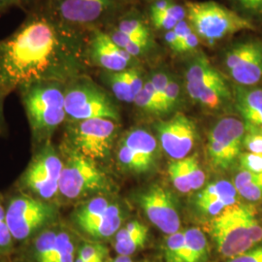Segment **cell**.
Returning a JSON list of instances; mask_svg holds the SVG:
<instances>
[{"mask_svg": "<svg viewBox=\"0 0 262 262\" xmlns=\"http://www.w3.org/2000/svg\"><path fill=\"white\" fill-rule=\"evenodd\" d=\"M121 144L127 147L138 158L143 159L150 167L154 164L157 156V140L144 129H133L122 137Z\"/></svg>", "mask_w": 262, "mask_h": 262, "instance_id": "19", "label": "cell"}, {"mask_svg": "<svg viewBox=\"0 0 262 262\" xmlns=\"http://www.w3.org/2000/svg\"><path fill=\"white\" fill-rule=\"evenodd\" d=\"M165 41L168 44L169 47L171 48L172 50H174L175 52L178 51L179 43L176 34L174 33L173 30H169L165 34Z\"/></svg>", "mask_w": 262, "mask_h": 262, "instance_id": "45", "label": "cell"}, {"mask_svg": "<svg viewBox=\"0 0 262 262\" xmlns=\"http://www.w3.org/2000/svg\"><path fill=\"white\" fill-rule=\"evenodd\" d=\"M123 211L106 195H98L76 206L71 222L76 228L94 241L113 238L122 228Z\"/></svg>", "mask_w": 262, "mask_h": 262, "instance_id": "10", "label": "cell"}, {"mask_svg": "<svg viewBox=\"0 0 262 262\" xmlns=\"http://www.w3.org/2000/svg\"><path fill=\"white\" fill-rule=\"evenodd\" d=\"M189 96L209 109H217L231 99V92L221 75L204 56L196 57L186 72Z\"/></svg>", "mask_w": 262, "mask_h": 262, "instance_id": "11", "label": "cell"}, {"mask_svg": "<svg viewBox=\"0 0 262 262\" xmlns=\"http://www.w3.org/2000/svg\"><path fill=\"white\" fill-rule=\"evenodd\" d=\"M227 262H262V244L246 253L227 259Z\"/></svg>", "mask_w": 262, "mask_h": 262, "instance_id": "40", "label": "cell"}, {"mask_svg": "<svg viewBox=\"0 0 262 262\" xmlns=\"http://www.w3.org/2000/svg\"><path fill=\"white\" fill-rule=\"evenodd\" d=\"M106 262H133L130 256H124V255H118L117 257L107 260Z\"/></svg>", "mask_w": 262, "mask_h": 262, "instance_id": "49", "label": "cell"}, {"mask_svg": "<svg viewBox=\"0 0 262 262\" xmlns=\"http://www.w3.org/2000/svg\"><path fill=\"white\" fill-rule=\"evenodd\" d=\"M209 227L217 253L227 259L262 244V223L250 204L228 207L215 215Z\"/></svg>", "mask_w": 262, "mask_h": 262, "instance_id": "3", "label": "cell"}, {"mask_svg": "<svg viewBox=\"0 0 262 262\" xmlns=\"http://www.w3.org/2000/svg\"><path fill=\"white\" fill-rule=\"evenodd\" d=\"M5 95L0 93V136L6 132V122L4 118V112H3V102L5 99Z\"/></svg>", "mask_w": 262, "mask_h": 262, "instance_id": "46", "label": "cell"}, {"mask_svg": "<svg viewBox=\"0 0 262 262\" xmlns=\"http://www.w3.org/2000/svg\"><path fill=\"white\" fill-rule=\"evenodd\" d=\"M64 98L66 122L98 118L120 121L118 106L110 95L84 76H77L66 83Z\"/></svg>", "mask_w": 262, "mask_h": 262, "instance_id": "7", "label": "cell"}, {"mask_svg": "<svg viewBox=\"0 0 262 262\" xmlns=\"http://www.w3.org/2000/svg\"><path fill=\"white\" fill-rule=\"evenodd\" d=\"M77 251L78 245L74 235L61 224L56 247L48 262H75Z\"/></svg>", "mask_w": 262, "mask_h": 262, "instance_id": "22", "label": "cell"}, {"mask_svg": "<svg viewBox=\"0 0 262 262\" xmlns=\"http://www.w3.org/2000/svg\"><path fill=\"white\" fill-rule=\"evenodd\" d=\"M66 83L45 81L19 90L33 142H51L56 131L66 122Z\"/></svg>", "mask_w": 262, "mask_h": 262, "instance_id": "2", "label": "cell"}, {"mask_svg": "<svg viewBox=\"0 0 262 262\" xmlns=\"http://www.w3.org/2000/svg\"><path fill=\"white\" fill-rule=\"evenodd\" d=\"M15 249V241L11 234L6 220L5 200L0 194V259L6 258L13 253Z\"/></svg>", "mask_w": 262, "mask_h": 262, "instance_id": "28", "label": "cell"}, {"mask_svg": "<svg viewBox=\"0 0 262 262\" xmlns=\"http://www.w3.org/2000/svg\"><path fill=\"white\" fill-rule=\"evenodd\" d=\"M118 160L120 165L126 171L135 172V173H143L150 167L140 158H138L135 154H133L127 147L120 144L118 150Z\"/></svg>", "mask_w": 262, "mask_h": 262, "instance_id": "31", "label": "cell"}, {"mask_svg": "<svg viewBox=\"0 0 262 262\" xmlns=\"http://www.w3.org/2000/svg\"><path fill=\"white\" fill-rule=\"evenodd\" d=\"M171 77L166 74L165 72H157L150 78V83L152 84L156 93L159 96L161 107H162V112L165 113V108H164V97H165V91L168 85L169 81Z\"/></svg>", "mask_w": 262, "mask_h": 262, "instance_id": "38", "label": "cell"}, {"mask_svg": "<svg viewBox=\"0 0 262 262\" xmlns=\"http://www.w3.org/2000/svg\"><path fill=\"white\" fill-rule=\"evenodd\" d=\"M151 21L156 28L164 30H172L178 23L187 18V10L183 6L173 4L167 9L158 14H150Z\"/></svg>", "mask_w": 262, "mask_h": 262, "instance_id": "25", "label": "cell"}, {"mask_svg": "<svg viewBox=\"0 0 262 262\" xmlns=\"http://www.w3.org/2000/svg\"><path fill=\"white\" fill-rule=\"evenodd\" d=\"M107 254H108V249L104 247L103 250L98 253L92 262H106L107 261Z\"/></svg>", "mask_w": 262, "mask_h": 262, "instance_id": "47", "label": "cell"}, {"mask_svg": "<svg viewBox=\"0 0 262 262\" xmlns=\"http://www.w3.org/2000/svg\"><path fill=\"white\" fill-rule=\"evenodd\" d=\"M245 122L227 117L220 120L208 134L207 158L215 169L230 168L239 159L243 146Z\"/></svg>", "mask_w": 262, "mask_h": 262, "instance_id": "12", "label": "cell"}, {"mask_svg": "<svg viewBox=\"0 0 262 262\" xmlns=\"http://www.w3.org/2000/svg\"><path fill=\"white\" fill-rule=\"evenodd\" d=\"M141 262H152V261H150V260H144V261H141Z\"/></svg>", "mask_w": 262, "mask_h": 262, "instance_id": "51", "label": "cell"}, {"mask_svg": "<svg viewBox=\"0 0 262 262\" xmlns=\"http://www.w3.org/2000/svg\"><path fill=\"white\" fill-rule=\"evenodd\" d=\"M139 204L150 223L165 234L180 231L181 217L177 201L159 185H152L139 195Z\"/></svg>", "mask_w": 262, "mask_h": 262, "instance_id": "15", "label": "cell"}, {"mask_svg": "<svg viewBox=\"0 0 262 262\" xmlns=\"http://www.w3.org/2000/svg\"><path fill=\"white\" fill-rule=\"evenodd\" d=\"M118 127V122L100 118L66 122L63 144L99 163L110 158Z\"/></svg>", "mask_w": 262, "mask_h": 262, "instance_id": "9", "label": "cell"}, {"mask_svg": "<svg viewBox=\"0 0 262 262\" xmlns=\"http://www.w3.org/2000/svg\"><path fill=\"white\" fill-rule=\"evenodd\" d=\"M59 150L63 160L59 182V206L105 195L111 191L112 181L97 162L80 155L63 143Z\"/></svg>", "mask_w": 262, "mask_h": 262, "instance_id": "4", "label": "cell"}, {"mask_svg": "<svg viewBox=\"0 0 262 262\" xmlns=\"http://www.w3.org/2000/svg\"><path fill=\"white\" fill-rule=\"evenodd\" d=\"M185 232L179 262H208L209 244L205 234L199 228H189Z\"/></svg>", "mask_w": 262, "mask_h": 262, "instance_id": "20", "label": "cell"}, {"mask_svg": "<svg viewBox=\"0 0 262 262\" xmlns=\"http://www.w3.org/2000/svg\"><path fill=\"white\" fill-rule=\"evenodd\" d=\"M239 164L242 170L255 174H262V154L243 152L239 157Z\"/></svg>", "mask_w": 262, "mask_h": 262, "instance_id": "37", "label": "cell"}, {"mask_svg": "<svg viewBox=\"0 0 262 262\" xmlns=\"http://www.w3.org/2000/svg\"><path fill=\"white\" fill-rule=\"evenodd\" d=\"M149 230L146 225L133 221L114 236V249L118 255L131 256L145 247Z\"/></svg>", "mask_w": 262, "mask_h": 262, "instance_id": "18", "label": "cell"}, {"mask_svg": "<svg viewBox=\"0 0 262 262\" xmlns=\"http://www.w3.org/2000/svg\"><path fill=\"white\" fill-rule=\"evenodd\" d=\"M116 29L129 37L140 40L147 44H150V33L142 21L137 19H123L119 23Z\"/></svg>", "mask_w": 262, "mask_h": 262, "instance_id": "30", "label": "cell"}, {"mask_svg": "<svg viewBox=\"0 0 262 262\" xmlns=\"http://www.w3.org/2000/svg\"><path fill=\"white\" fill-rule=\"evenodd\" d=\"M172 30H173L174 33L176 34V37H177V40H178L179 45H180V43H181L185 38L187 37V35H188L190 32L193 31L191 27L189 26V24H188V21H187V19L181 20L180 23H178V25H177L175 28H173ZM177 52H178V51H177Z\"/></svg>", "mask_w": 262, "mask_h": 262, "instance_id": "43", "label": "cell"}, {"mask_svg": "<svg viewBox=\"0 0 262 262\" xmlns=\"http://www.w3.org/2000/svg\"><path fill=\"white\" fill-rule=\"evenodd\" d=\"M243 147L249 152L262 154V126L245 122Z\"/></svg>", "mask_w": 262, "mask_h": 262, "instance_id": "33", "label": "cell"}, {"mask_svg": "<svg viewBox=\"0 0 262 262\" xmlns=\"http://www.w3.org/2000/svg\"><path fill=\"white\" fill-rule=\"evenodd\" d=\"M168 175L174 187H176L179 191L184 193L191 191L186 176L183 159L173 160L172 162L169 163Z\"/></svg>", "mask_w": 262, "mask_h": 262, "instance_id": "34", "label": "cell"}, {"mask_svg": "<svg viewBox=\"0 0 262 262\" xmlns=\"http://www.w3.org/2000/svg\"><path fill=\"white\" fill-rule=\"evenodd\" d=\"M23 0H0V9H4L12 5H18Z\"/></svg>", "mask_w": 262, "mask_h": 262, "instance_id": "48", "label": "cell"}, {"mask_svg": "<svg viewBox=\"0 0 262 262\" xmlns=\"http://www.w3.org/2000/svg\"><path fill=\"white\" fill-rule=\"evenodd\" d=\"M85 57L78 31L47 11L29 14L10 36L0 41V93L7 96L28 84L67 83L80 76Z\"/></svg>", "mask_w": 262, "mask_h": 262, "instance_id": "1", "label": "cell"}, {"mask_svg": "<svg viewBox=\"0 0 262 262\" xmlns=\"http://www.w3.org/2000/svg\"><path fill=\"white\" fill-rule=\"evenodd\" d=\"M85 57L104 71L120 72L132 68L134 57L119 47L107 32L94 30L85 47Z\"/></svg>", "mask_w": 262, "mask_h": 262, "instance_id": "17", "label": "cell"}, {"mask_svg": "<svg viewBox=\"0 0 262 262\" xmlns=\"http://www.w3.org/2000/svg\"><path fill=\"white\" fill-rule=\"evenodd\" d=\"M134 103L146 112L163 114L159 96L156 93L150 80L145 83L142 91L137 94Z\"/></svg>", "mask_w": 262, "mask_h": 262, "instance_id": "27", "label": "cell"}, {"mask_svg": "<svg viewBox=\"0 0 262 262\" xmlns=\"http://www.w3.org/2000/svg\"><path fill=\"white\" fill-rule=\"evenodd\" d=\"M236 107L239 112L262 111V90L237 85L234 91Z\"/></svg>", "mask_w": 262, "mask_h": 262, "instance_id": "24", "label": "cell"}, {"mask_svg": "<svg viewBox=\"0 0 262 262\" xmlns=\"http://www.w3.org/2000/svg\"><path fill=\"white\" fill-rule=\"evenodd\" d=\"M6 220L15 243H28L58 223L60 206L17 191L5 201Z\"/></svg>", "mask_w": 262, "mask_h": 262, "instance_id": "5", "label": "cell"}, {"mask_svg": "<svg viewBox=\"0 0 262 262\" xmlns=\"http://www.w3.org/2000/svg\"><path fill=\"white\" fill-rule=\"evenodd\" d=\"M160 145L174 160L186 159L192 150L196 136V127L186 115L177 113L167 121L156 124Z\"/></svg>", "mask_w": 262, "mask_h": 262, "instance_id": "16", "label": "cell"}, {"mask_svg": "<svg viewBox=\"0 0 262 262\" xmlns=\"http://www.w3.org/2000/svg\"><path fill=\"white\" fill-rule=\"evenodd\" d=\"M198 44H199V37L197 36L194 31H192L180 43L178 53H186V52L193 51L194 49H196Z\"/></svg>", "mask_w": 262, "mask_h": 262, "instance_id": "42", "label": "cell"}, {"mask_svg": "<svg viewBox=\"0 0 262 262\" xmlns=\"http://www.w3.org/2000/svg\"><path fill=\"white\" fill-rule=\"evenodd\" d=\"M179 95H180V85L176 81H174L171 78L165 91V97H164L165 113L172 111L177 106Z\"/></svg>", "mask_w": 262, "mask_h": 262, "instance_id": "39", "label": "cell"}, {"mask_svg": "<svg viewBox=\"0 0 262 262\" xmlns=\"http://www.w3.org/2000/svg\"><path fill=\"white\" fill-rule=\"evenodd\" d=\"M63 160L53 142L38 145L27 168L18 180V190L43 201L58 204Z\"/></svg>", "mask_w": 262, "mask_h": 262, "instance_id": "6", "label": "cell"}, {"mask_svg": "<svg viewBox=\"0 0 262 262\" xmlns=\"http://www.w3.org/2000/svg\"><path fill=\"white\" fill-rule=\"evenodd\" d=\"M187 21L199 39L213 43L244 30H254L253 24L237 13L213 1L187 2Z\"/></svg>", "mask_w": 262, "mask_h": 262, "instance_id": "8", "label": "cell"}, {"mask_svg": "<svg viewBox=\"0 0 262 262\" xmlns=\"http://www.w3.org/2000/svg\"><path fill=\"white\" fill-rule=\"evenodd\" d=\"M237 203H239L238 198H216L196 201L197 207L202 213L215 216L223 213L228 207L233 206Z\"/></svg>", "mask_w": 262, "mask_h": 262, "instance_id": "35", "label": "cell"}, {"mask_svg": "<svg viewBox=\"0 0 262 262\" xmlns=\"http://www.w3.org/2000/svg\"><path fill=\"white\" fill-rule=\"evenodd\" d=\"M243 9L253 16L262 18V0H234Z\"/></svg>", "mask_w": 262, "mask_h": 262, "instance_id": "41", "label": "cell"}, {"mask_svg": "<svg viewBox=\"0 0 262 262\" xmlns=\"http://www.w3.org/2000/svg\"><path fill=\"white\" fill-rule=\"evenodd\" d=\"M102 77L104 82L110 86L113 94L118 100L126 103L134 102L135 97L131 91L127 69L120 72L104 71Z\"/></svg>", "mask_w": 262, "mask_h": 262, "instance_id": "23", "label": "cell"}, {"mask_svg": "<svg viewBox=\"0 0 262 262\" xmlns=\"http://www.w3.org/2000/svg\"><path fill=\"white\" fill-rule=\"evenodd\" d=\"M225 64L239 85L252 86L262 79V42L247 40L237 43L225 53Z\"/></svg>", "mask_w": 262, "mask_h": 262, "instance_id": "14", "label": "cell"}, {"mask_svg": "<svg viewBox=\"0 0 262 262\" xmlns=\"http://www.w3.org/2000/svg\"><path fill=\"white\" fill-rule=\"evenodd\" d=\"M238 192L234 184L228 181H219L207 186L196 197V201H203L216 198H238Z\"/></svg>", "mask_w": 262, "mask_h": 262, "instance_id": "26", "label": "cell"}, {"mask_svg": "<svg viewBox=\"0 0 262 262\" xmlns=\"http://www.w3.org/2000/svg\"><path fill=\"white\" fill-rule=\"evenodd\" d=\"M107 33L110 35L113 41L119 47L122 48L123 51H125L127 54H129L133 57L142 55L149 45L145 42H142L140 40H137V39H134V38L129 37V36L123 34L122 32L119 31L116 28H114L112 31L107 32Z\"/></svg>", "mask_w": 262, "mask_h": 262, "instance_id": "29", "label": "cell"}, {"mask_svg": "<svg viewBox=\"0 0 262 262\" xmlns=\"http://www.w3.org/2000/svg\"><path fill=\"white\" fill-rule=\"evenodd\" d=\"M185 171L187 176V182L191 190H197L203 187L205 183V173L200 167L199 160L196 156H191L189 158L183 159Z\"/></svg>", "mask_w": 262, "mask_h": 262, "instance_id": "32", "label": "cell"}, {"mask_svg": "<svg viewBox=\"0 0 262 262\" xmlns=\"http://www.w3.org/2000/svg\"><path fill=\"white\" fill-rule=\"evenodd\" d=\"M244 122L262 126V111H245L241 112Z\"/></svg>", "mask_w": 262, "mask_h": 262, "instance_id": "44", "label": "cell"}, {"mask_svg": "<svg viewBox=\"0 0 262 262\" xmlns=\"http://www.w3.org/2000/svg\"><path fill=\"white\" fill-rule=\"evenodd\" d=\"M234 186L240 196L247 201L262 200V174H255L242 170L235 177Z\"/></svg>", "mask_w": 262, "mask_h": 262, "instance_id": "21", "label": "cell"}, {"mask_svg": "<svg viewBox=\"0 0 262 262\" xmlns=\"http://www.w3.org/2000/svg\"><path fill=\"white\" fill-rule=\"evenodd\" d=\"M0 262H6L5 261V258H1V259H0Z\"/></svg>", "mask_w": 262, "mask_h": 262, "instance_id": "50", "label": "cell"}, {"mask_svg": "<svg viewBox=\"0 0 262 262\" xmlns=\"http://www.w3.org/2000/svg\"><path fill=\"white\" fill-rule=\"evenodd\" d=\"M116 0H48V13L59 23L75 29L93 26L111 14Z\"/></svg>", "mask_w": 262, "mask_h": 262, "instance_id": "13", "label": "cell"}, {"mask_svg": "<svg viewBox=\"0 0 262 262\" xmlns=\"http://www.w3.org/2000/svg\"><path fill=\"white\" fill-rule=\"evenodd\" d=\"M105 247L99 242H84L78 246L75 262H92Z\"/></svg>", "mask_w": 262, "mask_h": 262, "instance_id": "36", "label": "cell"}]
</instances>
